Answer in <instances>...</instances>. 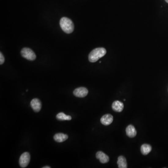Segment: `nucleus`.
Instances as JSON below:
<instances>
[{"instance_id":"nucleus-16","label":"nucleus","mask_w":168,"mask_h":168,"mask_svg":"<svg viewBox=\"0 0 168 168\" xmlns=\"http://www.w3.org/2000/svg\"><path fill=\"white\" fill-rule=\"evenodd\" d=\"M50 167L48 166H44V167H43V168H50Z\"/></svg>"},{"instance_id":"nucleus-12","label":"nucleus","mask_w":168,"mask_h":168,"mask_svg":"<svg viewBox=\"0 0 168 168\" xmlns=\"http://www.w3.org/2000/svg\"><path fill=\"white\" fill-rule=\"evenodd\" d=\"M117 164L119 168H127V163L126 158L122 155L119 156L117 161Z\"/></svg>"},{"instance_id":"nucleus-2","label":"nucleus","mask_w":168,"mask_h":168,"mask_svg":"<svg viewBox=\"0 0 168 168\" xmlns=\"http://www.w3.org/2000/svg\"><path fill=\"white\" fill-rule=\"evenodd\" d=\"M60 26L62 30L67 34H70L74 31V24L68 18L64 17L60 21Z\"/></svg>"},{"instance_id":"nucleus-9","label":"nucleus","mask_w":168,"mask_h":168,"mask_svg":"<svg viewBox=\"0 0 168 168\" xmlns=\"http://www.w3.org/2000/svg\"><path fill=\"white\" fill-rule=\"evenodd\" d=\"M124 108V105L121 101L116 100L112 104V109L114 111L117 112H121Z\"/></svg>"},{"instance_id":"nucleus-13","label":"nucleus","mask_w":168,"mask_h":168,"mask_svg":"<svg viewBox=\"0 0 168 168\" xmlns=\"http://www.w3.org/2000/svg\"><path fill=\"white\" fill-rule=\"evenodd\" d=\"M152 150V147L150 145L147 144H144L142 145L141 147V151L144 155H147L151 152Z\"/></svg>"},{"instance_id":"nucleus-4","label":"nucleus","mask_w":168,"mask_h":168,"mask_svg":"<svg viewBox=\"0 0 168 168\" xmlns=\"http://www.w3.org/2000/svg\"><path fill=\"white\" fill-rule=\"evenodd\" d=\"M31 159L30 154L28 152L24 153L19 159V164L22 168H25L29 164Z\"/></svg>"},{"instance_id":"nucleus-5","label":"nucleus","mask_w":168,"mask_h":168,"mask_svg":"<svg viewBox=\"0 0 168 168\" xmlns=\"http://www.w3.org/2000/svg\"><path fill=\"white\" fill-rule=\"evenodd\" d=\"M88 93V91L86 88L80 87L77 88L73 91V95L77 97L84 98L86 97Z\"/></svg>"},{"instance_id":"nucleus-15","label":"nucleus","mask_w":168,"mask_h":168,"mask_svg":"<svg viewBox=\"0 0 168 168\" xmlns=\"http://www.w3.org/2000/svg\"><path fill=\"white\" fill-rule=\"evenodd\" d=\"M5 61V58H4V56L2 52L0 53V64L2 65L4 63Z\"/></svg>"},{"instance_id":"nucleus-3","label":"nucleus","mask_w":168,"mask_h":168,"mask_svg":"<svg viewBox=\"0 0 168 168\" xmlns=\"http://www.w3.org/2000/svg\"><path fill=\"white\" fill-rule=\"evenodd\" d=\"M22 57L28 60L33 61L36 58V55L33 51L28 48H24L21 50Z\"/></svg>"},{"instance_id":"nucleus-1","label":"nucleus","mask_w":168,"mask_h":168,"mask_svg":"<svg viewBox=\"0 0 168 168\" xmlns=\"http://www.w3.org/2000/svg\"><path fill=\"white\" fill-rule=\"evenodd\" d=\"M106 50L104 48H98L93 50L90 53L88 59L90 62L94 63L106 55Z\"/></svg>"},{"instance_id":"nucleus-6","label":"nucleus","mask_w":168,"mask_h":168,"mask_svg":"<svg viewBox=\"0 0 168 168\" xmlns=\"http://www.w3.org/2000/svg\"><path fill=\"white\" fill-rule=\"evenodd\" d=\"M31 107L35 112H39L41 109L42 104L40 100L38 99H34L31 101Z\"/></svg>"},{"instance_id":"nucleus-8","label":"nucleus","mask_w":168,"mask_h":168,"mask_svg":"<svg viewBox=\"0 0 168 168\" xmlns=\"http://www.w3.org/2000/svg\"><path fill=\"white\" fill-rule=\"evenodd\" d=\"M96 156L98 159L99 160L101 163H106L109 162V157L104 153L102 151H98L96 155Z\"/></svg>"},{"instance_id":"nucleus-17","label":"nucleus","mask_w":168,"mask_h":168,"mask_svg":"<svg viewBox=\"0 0 168 168\" xmlns=\"http://www.w3.org/2000/svg\"><path fill=\"white\" fill-rule=\"evenodd\" d=\"M165 1H166V2H167V3H168V0H165Z\"/></svg>"},{"instance_id":"nucleus-11","label":"nucleus","mask_w":168,"mask_h":168,"mask_svg":"<svg viewBox=\"0 0 168 168\" xmlns=\"http://www.w3.org/2000/svg\"><path fill=\"white\" fill-rule=\"evenodd\" d=\"M68 138V136L63 133H58L54 136V140L58 143H62L66 141Z\"/></svg>"},{"instance_id":"nucleus-7","label":"nucleus","mask_w":168,"mask_h":168,"mask_svg":"<svg viewBox=\"0 0 168 168\" xmlns=\"http://www.w3.org/2000/svg\"><path fill=\"white\" fill-rule=\"evenodd\" d=\"M113 116L110 114H106L103 115L100 119V122L105 126L110 125L113 121Z\"/></svg>"},{"instance_id":"nucleus-14","label":"nucleus","mask_w":168,"mask_h":168,"mask_svg":"<svg viewBox=\"0 0 168 168\" xmlns=\"http://www.w3.org/2000/svg\"><path fill=\"white\" fill-rule=\"evenodd\" d=\"M56 118L58 120L60 121H70L72 120V117L70 115H67L64 113H59L56 116Z\"/></svg>"},{"instance_id":"nucleus-10","label":"nucleus","mask_w":168,"mask_h":168,"mask_svg":"<svg viewBox=\"0 0 168 168\" xmlns=\"http://www.w3.org/2000/svg\"><path fill=\"white\" fill-rule=\"evenodd\" d=\"M126 134L130 138L135 137L137 134L136 130L135 127L132 125H129L126 129Z\"/></svg>"}]
</instances>
